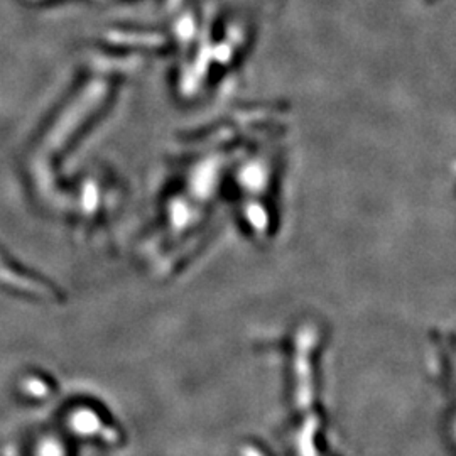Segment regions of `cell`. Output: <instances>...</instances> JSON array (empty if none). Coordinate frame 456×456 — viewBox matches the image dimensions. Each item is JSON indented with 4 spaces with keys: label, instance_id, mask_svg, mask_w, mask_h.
I'll use <instances>...</instances> for the list:
<instances>
[{
    "label": "cell",
    "instance_id": "1",
    "mask_svg": "<svg viewBox=\"0 0 456 456\" xmlns=\"http://www.w3.org/2000/svg\"><path fill=\"white\" fill-rule=\"evenodd\" d=\"M0 281L7 282V284H10V286H16V288L32 290V293H44L43 288L39 284H36V282L29 281V279H25V277H21V275L14 274L12 271L7 269V267L2 264V260H0Z\"/></svg>",
    "mask_w": 456,
    "mask_h": 456
}]
</instances>
